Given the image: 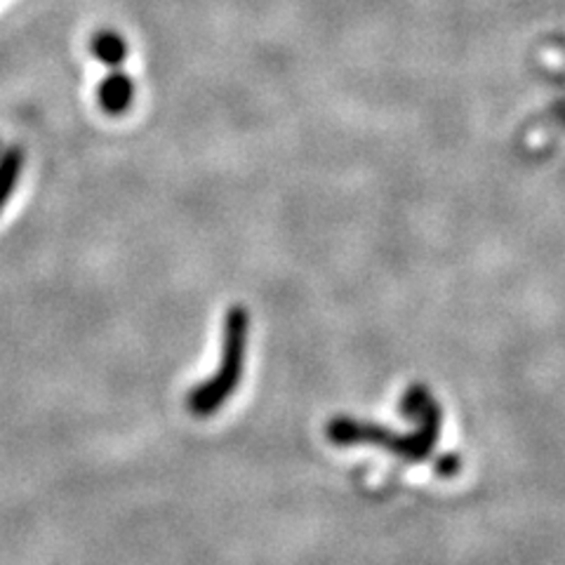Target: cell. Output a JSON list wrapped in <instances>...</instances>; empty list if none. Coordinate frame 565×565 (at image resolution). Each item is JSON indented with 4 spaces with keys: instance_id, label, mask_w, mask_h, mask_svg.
<instances>
[{
    "instance_id": "obj_2",
    "label": "cell",
    "mask_w": 565,
    "mask_h": 565,
    "mask_svg": "<svg viewBox=\"0 0 565 565\" xmlns=\"http://www.w3.org/2000/svg\"><path fill=\"white\" fill-rule=\"evenodd\" d=\"M97 99L109 116H122L135 102V81L122 71H114L99 83Z\"/></svg>"
},
{
    "instance_id": "obj_4",
    "label": "cell",
    "mask_w": 565,
    "mask_h": 565,
    "mask_svg": "<svg viewBox=\"0 0 565 565\" xmlns=\"http://www.w3.org/2000/svg\"><path fill=\"white\" fill-rule=\"evenodd\" d=\"M90 52L106 66H120L126 62L128 45L122 41L120 33L111 29H102L90 39Z\"/></svg>"
},
{
    "instance_id": "obj_1",
    "label": "cell",
    "mask_w": 565,
    "mask_h": 565,
    "mask_svg": "<svg viewBox=\"0 0 565 565\" xmlns=\"http://www.w3.org/2000/svg\"><path fill=\"white\" fill-rule=\"evenodd\" d=\"M241 316H234L232 323H228V342H226V363L217 373V377L199 386L196 392L191 394V411L199 415H207L217 408L228 394V388L236 382V367H238V351H241Z\"/></svg>"
},
{
    "instance_id": "obj_3",
    "label": "cell",
    "mask_w": 565,
    "mask_h": 565,
    "mask_svg": "<svg viewBox=\"0 0 565 565\" xmlns=\"http://www.w3.org/2000/svg\"><path fill=\"white\" fill-rule=\"evenodd\" d=\"M24 168V151L20 147H10L0 153V215L12 199L17 180L22 177Z\"/></svg>"
}]
</instances>
